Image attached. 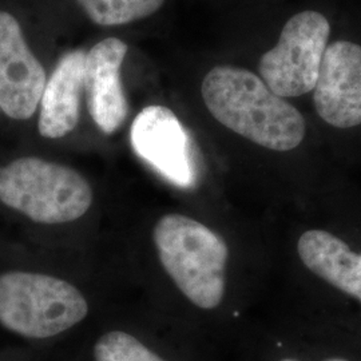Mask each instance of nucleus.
I'll return each instance as SVG.
<instances>
[{
	"label": "nucleus",
	"mask_w": 361,
	"mask_h": 361,
	"mask_svg": "<svg viewBox=\"0 0 361 361\" xmlns=\"http://www.w3.org/2000/svg\"><path fill=\"white\" fill-rule=\"evenodd\" d=\"M85 63L86 52L75 50L65 54L52 71L39 104L38 130L42 137L63 138L77 128L85 89Z\"/></svg>",
	"instance_id": "10"
},
{
	"label": "nucleus",
	"mask_w": 361,
	"mask_h": 361,
	"mask_svg": "<svg viewBox=\"0 0 361 361\" xmlns=\"http://www.w3.org/2000/svg\"><path fill=\"white\" fill-rule=\"evenodd\" d=\"M46 83V71L30 50L18 19L0 11V110L11 119H30Z\"/></svg>",
	"instance_id": "7"
},
{
	"label": "nucleus",
	"mask_w": 361,
	"mask_h": 361,
	"mask_svg": "<svg viewBox=\"0 0 361 361\" xmlns=\"http://www.w3.org/2000/svg\"><path fill=\"white\" fill-rule=\"evenodd\" d=\"M128 44L118 38L97 43L86 54L85 89L92 121L104 134H113L126 121L129 104L122 86L121 68Z\"/></svg>",
	"instance_id": "9"
},
{
	"label": "nucleus",
	"mask_w": 361,
	"mask_h": 361,
	"mask_svg": "<svg viewBox=\"0 0 361 361\" xmlns=\"http://www.w3.org/2000/svg\"><path fill=\"white\" fill-rule=\"evenodd\" d=\"M130 140L135 154L171 185L182 189L195 185L190 137L170 109L145 107L131 125Z\"/></svg>",
	"instance_id": "6"
},
{
	"label": "nucleus",
	"mask_w": 361,
	"mask_h": 361,
	"mask_svg": "<svg viewBox=\"0 0 361 361\" xmlns=\"http://www.w3.org/2000/svg\"><path fill=\"white\" fill-rule=\"evenodd\" d=\"M82 292L62 279L31 271L0 274V325L26 338H49L83 322Z\"/></svg>",
	"instance_id": "4"
},
{
	"label": "nucleus",
	"mask_w": 361,
	"mask_h": 361,
	"mask_svg": "<svg viewBox=\"0 0 361 361\" xmlns=\"http://www.w3.org/2000/svg\"><path fill=\"white\" fill-rule=\"evenodd\" d=\"M95 361H165L134 336L113 331L99 337L94 347Z\"/></svg>",
	"instance_id": "13"
},
{
	"label": "nucleus",
	"mask_w": 361,
	"mask_h": 361,
	"mask_svg": "<svg viewBox=\"0 0 361 361\" xmlns=\"http://www.w3.org/2000/svg\"><path fill=\"white\" fill-rule=\"evenodd\" d=\"M281 361H296V360H292V359H285V360ZM324 361H348V360H344V359H338V357H334V359H328V360H324Z\"/></svg>",
	"instance_id": "14"
},
{
	"label": "nucleus",
	"mask_w": 361,
	"mask_h": 361,
	"mask_svg": "<svg viewBox=\"0 0 361 361\" xmlns=\"http://www.w3.org/2000/svg\"><path fill=\"white\" fill-rule=\"evenodd\" d=\"M313 104L326 123L338 129L361 125V46L331 43L324 52L313 89Z\"/></svg>",
	"instance_id": "8"
},
{
	"label": "nucleus",
	"mask_w": 361,
	"mask_h": 361,
	"mask_svg": "<svg viewBox=\"0 0 361 361\" xmlns=\"http://www.w3.org/2000/svg\"><path fill=\"white\" fill-rule=\"evenodd\" d=\"M201 94L219 123L274 152L296 149L305 137V119L252 71L217 66L204 78Z\"/></svg>",
	"instance_id": "1"
},
{
	"label": "nucleus",
	"mask_w": 361,
	"mask_h": 361,
	"mask_svg": "<svg viewBox=\"0 0 361 361\" xmlns=\"http://www.w3.org/2000/svg\"><path fill=\"white\" fill-rule=\"evenodd\" d=\"M92 200L89 180L65 165L23 157L0 169V202L34 222H73L87 213Z\"/></svg>",
	"instance_id": "3"
},
{
	"label": "nucleus",
	"mask_w": 361,
	"mask_h": 361,
	"mask_svg": "<svg viewBox=\"0 0 361 361\" xmlns=\"http://www.w3.org/2000/svg\"><path fill=\"white\" fill-rule=\"evenodd\" d=\"M91 22L98 26H121L157 13L165 0H77Z\"/></svg>",
	"instance_id": "12"
},
{
	"label": "nucleus",
	"mask_w": 361,
	"mask_h": 361,
	"mask_svg": "<svg viewBox=\"0 0 361 361\" xmlns=\"http://www.w3.org/2000/svg\"><path fill=\"white\" fill-rule=\"evenodd\" d=\"M297 252L312 273L361 302V255L343 240L325 231H308L300 237Z\"/></svg>",
	"instance_id": "11"
},
{
	"label": "nucleus",
	"mask_w": 361,
	"mask_h": 361,
	"mask_svg": "<svg viewBox=\"0 0 361 361\" xmlns=\"http://www.w3.org/2000/svg\"><path fill=\"white\" fill-rule=\"evenodd\" d=\"M159 261L177 288L201 310L217 308L225 296L229 249L207 225L182 214H165L153 232Z\"/></svg>",
	"instance_id": "2"
},
{
	"label": "nucleus",
	"mask_w": 361,
	"mask_h": 361,
	"mask_svg": "<svg viewBox=\"0 0 361 361\" xmlns=\"http://www.w3.org/2000/svg\"><path fill=\"white\" fill-rule=\"evenodd\" d=\"M329 35L331 25L323 13H296L285 23L277 44L261 56V79L281 98L313 91Z\"/></svg>",
	"instance_id": "5"
}]
</instances>
